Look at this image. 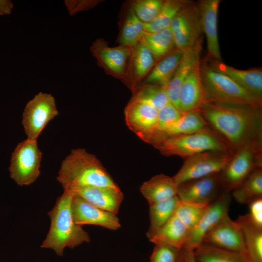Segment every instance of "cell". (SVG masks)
<instances>
[{
	"label": "cell",
	"mask_w": 262,
	"mask_h": 262,
	"mask_svg": "<svg viewBox=\"0 0 262 262\" xmlns=\"http://www.w3.org/2000/svg\"><path fill=\"white\" fill-rule=\"evenodd\" d=\"M144 23L135 14L132 7L128 9L118 38L119 45L134 47L143 39Z\"/></svg>",
	"instance_id": "1f68e13d"
},
{
	"label": "cell",
	"mask_w": 262,
	"mask_h": 262,
	"mask_svg": "<svg viewBox=\"0 0 262 262\" xmlns=\"http://www.w3.org/2000/svg\"><path fill=\"white\" fill-rule=\"evenodd\" d=\"M132 48L123 45L110 47L103 39L98 38L90 49L98 65L107 74L122 80Z\"/></svg>",
	"instance_id": "5bb4252c"
},
{
	"label": "cell",
	"mask_w": 262,
	"mask_h": 262,
	"mask_svg": "<svg viewBox=\"0 0 262 262\" xmlns=\"http://www.w3.org/2000/svg\"><path fill=\"white\" fill-rule=\"evenodd\" d=\"M143 39L155 61L160 60L176 49L170 28L155 32H144Z\"/></svg>",
	"instance_id": "4dcf8cb0"
},
{
	"label": "cell",
	"mask_w": 262,
	"mask_h": 262,
	"mask_svg": "<svg viewBox=\"0 0 262 262\" xmlns=\"http://www.w3.org/2000/svg\"><path fill=\"white\" fill-rule=\"evenodd\" d=\"M179 199L177 196L149 205L150 225L147 238L153 236L172 216Z\"/></svg>",
	"instance_id": "f1b7e54d"
},
{
	"label": "cell",
	"mask_w": 262,
	"mask_h": 262,
	"mask_svg": "<svg viewBox=\"0 0 262 262\" xmlns=\"http://www.w3.org/2000/svg\"><path fill=\"white\" fill-rule=\"evenodd\" d=\"M183 53L184 51L175 49L159 60L145 78L142 84H153L165 88L173 77Z\"/></svg>",
	"instance_id": "cb8c5ba5"
},
{
	"label": "cell",
	"mask_w": 262,
	"mask_h": 262,
	"mask_svg": "<svg viewBox=\"0 0 262 262\" xmlns=\"http://www.w3.org/2000/svg\"><path fill=\"white\" fill-rule=\"evenodd\" d=\"M132 99L147 104L159 111L170 101L165 88L153 84H142L134 90Z\"/></svg>",
	"instance_id": "836d02e7"
},
{
	"label": "cell",
	"mask_w": 262,
	"mask_h": 262,
	"mask_svg": "<svg viewBox=\"0 0 262 262\" xmlns=\"http://www.w3.org/2000/svg\"><path fill=\"white\" fill-rule=\"evenodd\" d=\"M73 195L64 190L53 208L48 213L50 226L41 247L49 248L62 256L64 249L73 248L83 243H88L90 238L82 226L76 224L73 218L72 201Z\"/></svg>",
	"instance_id": "3957f363"
},
{
	"label": "cell",
	"mask_w": 262,
	"mask_h": 262,
	"mask_svg": "<svg viewBox=\"0 0 262 262\" xmlns=\"http://www.w3.org/2000/svg\"><path fill=\"white\" fill-rule=\"evenodd\" d=\"M220 2V0H203L198 3L202 31L207 40L208 57L215 61H221L217 28Z\"/></svg>",
	"instance_id": "ac0fdd59"
},
{
	"label": "cell",
	"mask_w": 262,
	"mask_h": 262,
	"mask_svg": "<svg viewBox=\"0 0 262 262\" xmlns=\"http://www.w3.org/2000/svg\"><path fill=\"white\" fill-rule=\"evenodd\" d=\"M67 192L81 197L95 207L115 214H117L124 199L123 193L119 187H88Z\"/></svg>",
	"instance_id": "ffe728a7"
},
{
	"label": "cell",
	"mask_w": 262,
	"mask_h": 262,
	"mask_svg": "<svg viewBox=\"0 0 262 262\" xmlns=\"http://www.w3.org/2000/svg\"><path fill=\"white\" fill-rule=\"evenodd\" d=\"M197 262H249L244 255L202 243L194 250Z\"/></svg>",
	"instance_id": "f546056e"
},
{
	"label": "cell",
	"mask_w": 262,
	"mask_h": 262,
	"mask_svg": "<svg viewBox=\"0 0 262 262\" xmlns=\"http://www.w3.org/2000/svg\"><path fill=\"white\" fill-rule=\"evenodd\" d=\"M233 154L223 151H208L185 159L181 168L172 177L179 185L185 181L220 172Z\"/></svg>",
	"instance_id": "9c48e42d"
},
{
	"label": "cell",
	"mask_w": 262,
	"mask_h": 262,
	"mask_svg": "<svg viewBox=\"0 0 262 262\" xmlns=\"http://www.w3.org/2000/svg\"><path fill=\"white\" fill-rule=\"evenodd\" d=\"M155 62L153 54L142 39L132 48L122 80L134 90L150 72Z\"/></svg>",
	"instance_id": "e0dca14e"
},
{
	"label": "cell",
	"mask_w": 262,
	"mask_h": 262,
	"mask_svg": "<svg viewBox=\"0 0 262 262\" xmlns=\"http://www.w3.org/2000/svg\"><path fill=\"white\" fill-rule=\"evenodd\" d=\"M236 221L242 231L249 262H262V229L252 223L247 214Z\"/></svg>",
	"instance_id": "484cf974"
},
{
	"label": "cell",
	"mask_w": 262,
	"mask_h": 262,
	"mask_svg": "<svg viewBox=\"0 0 262 262\" xmlns=\"http://www.w3.org/2000/svg\"><path fill=\"white\" fill-rule=\"evenodd\" d=\"M182 112L169 102L158 111L157 131L148 143L155 136L162 132L175 123L181 116Z\"/></svg>",
	"instance_id": "8d00e7d4"
},
{
	"label": "cell",
	"mask_w": 262,
	"mask_h": 262,
	"mask_svg": "<svg viewBox=\"0 0 262 262\" xmlns=\"http://www.w3.org/2000/svg\"><path fill=\"white\" fill-rule=\"evenodd\" d=\"M262 133L236 150L219 173L223 190L229 193L252 171L262 168Z\"/></svg>",
	"instance_id": "8992f818"
},
{
	"label": "cell",
	"mask_w": 262,
	"mask_h": 262,
	"mask_svg": "<svg viewBox=\"0 0 262 262\" xmlns=\"http://www.w3.org/2000/svg\"><path fill=\"white\" fill-rule=\"evenodd\" d=\"M178 186L173 177L160 174L144 182L140 190L150 205L177 196Z\"/></svg>",
	"instance_id": "603a6c76"
},
{
	"label": "cell",
	"mask_w": 262,
	"mask_h": 262,
	"mask_svg": "<svg viewBox=\"0 0 262 262\" xmlns=\"http://www.w3.org/2000/svg\"><path fill=\"white\" fill-rule=\"evenodd\" d=\"M180 249L165 245H155L150 262H179Z\"/></svg>",
	"instance_id": "74e56055"
},
{
	"label": "cell",
	"mask_w": 262,
	"mask_h": 262,
	"mask_svg": "<svg viewBox=\"0 0 262 262\" xmlns=\"http://www.w3.org/2000/svg\"><path fill=\"white\" fill-rule=\"evenodd\" d=\"M64 191L88 187H119L100 161L85 149H72L62 161L57 177Z\"/></svg>",
	"instance_id": "7a4b0ae2"
},
{
	"label": "cell",
	"mask_w": 262,
	"mask_h": 262,
	"mask_svg": "<svg viewBox=\"0 0 262 262\" xmlns=\"http://www.w3.org/2000/svg\"><path fill=\"white\" fill-rule=\"evenodd\" d=\"M164 2L163 0H137L131 2V6L139 19L146 24L156 17Z\"/></svg>",
	"instance_id": "d590c367"
},
{
	"label": "cell",
	"mask_w": 262,
	"mask_h": 262,
	"mask_svg": "<svg viewBox=\"0 0 262 262\" xmlns=\"http://www.w3.org/2000/svg\"><path fill=\"white\" fill-rule=\"evenodd\" d=\"M230 201L229 193L224 191L210 204L197 224L190 232L184 247L194 250L202 244L205 236L229 215Z\"/></svg>",
	"instance_id": "8fae6325"
},
{
	"label": "cell",
	"mask_w": 262,
	"mask_h": 262,
	"mask_svg": "<svg viewBox=\"0 0 262 262\" xmlns=\"http://www.w3.org/2000/svg\"><path fill=\"white\" fill-rule=\"evenodd\" d=\"M176 49L182 51L193 47L202 39L203 33L198 5L193 2L183 7L170 25Z\"/></svg>",
	"instance_id": "30bf717a"
},
{
	"label": "cell",
	"mask_w": 262,
	"mask_h": 262,
	"mask_svg": "<svg viewBox=\"0 0 262 262\" xmlns=\"http://www.w3.org/2000/svg\"><path fill=\"white\" fill-rule=\"evenodd\" d=\"M42 156L37 141L27 138L19 142L11 155L10 177L19 186L32 184L40 175Z\"/></svg>",
	"instance_id": "52a82bcc"
},
{
	"label": "cell",
	"mask_w": 262,
	"mask_h": 262,
	"mask_svg": "<svg viewBox=\"0 0 262 262\" xmlns=\"http://www.w3.org/2000/svg\"><path fill=\"white\" fill-rule=\"evenodd\" d=\"M202 39L184 51L183 56L165 88L170 102L179 109V99L181 86L190 73L200 63Z\"/></svg>",
	"instance_id": "d6986e66"
},
{
	"label": "cell",
	"mask_w": 262,
	"mask_h": 262,
	"mask_svg": "<svg viewBox=\"0 0 262 262\" xmlns=\"http://www.w3.org/2000/svg\"><path fill=\"white\" fill-rule=\"evenodd\" d=\"M151 144L163 155L185 159L208 151L234 152L214 130L207 127L199 131L160 137Z\"/></svg>",
	"instance_id": "277c9868"
},
{
	"label": "cell",
	"mask_w": 262,
	"mask_h": 262,
	"mask_svg": "<svg viewBox=\"0 0 262 262\" xmlns=\"http://www.w3.org/2000/svg\"><path fill=\"white\" fill-rule=\"evenodd\" d=\"M97 0H65V4L70 15L84 10H89L95 6Z\"/></svg>",
	"instance_id": "ab89813d"
},
{
	"label": "cell",
	"mask_w": 262,
	"mask_h": 262,
	"mask_svg": "<svg viewBox=\"0 0 262 262\" xmlns=\"http://www.w3.org/2000/svg\"><path fill=\"white\" fill-rule=\"evenodd\" d=\"M212 67L226 75L246 91L262 100V69L253 68L243 70L229 66L221 61H212Z\"/></svg>",
	"instance_id": "44dd1931"
},
{
	"label": "cell",
	"mask_w": 262,
	"mask_h": 262,
	"mask_svg": "<svg viewBox=\"0 0 262 262\" xmlns=\"http://www.w3.org/2000/svg\"><path fill=\"white\" fill-rule=\"evenodd\" d=\"M208 205L182 202L179 200L174 214L183 223L190 233L197 224Z\"/></svg>",
	"instance_id": "e575fe53"
},
{
	"label": "cell",
	"mask_w": 262,
	"mask_h": 262,
	"mask_svg": "<svg viewBox=\"0 0 262 262\" xmlns=\"http://www.w3.org/2000/svg\"><path fill=\"white\" fill-rule=\"evenodd\" d=\"M249 213L246 214L255 226L262 229V198L255 199L248 204Z\"/></svg>",
	"instance_id": "f35d334b"
},
{
	"label": "cell",
	"mask_w": 262,
	"mask_h": 262,
	"mask_svg": "<svg viewBox=\"0 0 262 262\" xmlns=\"http://www.w3.org/2000/svg\"><path fill=\"white\" fill-rule=\"evenodd\" d=\"M14 8L13 2L9 0H0V16L8 15Z\"/></svg>",
	"instance_id": "b9f144b4"
},
{
	"label": "cell",
	"mask_w": 262,
	"mask_h": 262,
	"mask_svg": "<svg viewBox=\"0 0 262 262\" xmlns=\"http://www.w3.org/2000/svg\"><path fill=\"white\" fill-rule=\"evenodd\" d=\"M72 212L74 222L81 226L95 225L113 230L121 227L116 214L95 207L77 196L73 195Z\"/></svg>",
	"instance_id": "2e32d148"
},
{
	"label": "cell",
	"mask_w": 262,
	"mask_h": 262,
	"mask_svg": "<svg viewBox=\"0 0 262 262\" xmlns=\"http://www.w3.org/2000/svg\"><path fill=\"white\" fill-rule=\"evenodd\" d=\"M223 192L217 173L182 183L177 196L182 202L209 205Z\"/></svg>",
	"instance_id": "4fadbf2b"
},
{
	"label": "cell",
	"mask_w": 262,
	"mask_h": 262,
	"mask_svg": "<svg viewBox=\"0 0 262 262\" xmlns=\"http://www.w3.org/2000/svg\"><path fill=\"white\" fill-rule=\"evenodd\" d=\"M208 126L198 110L182 112L180 117L175 123L153 137L149 144L161 137L192 133L202 130Z\"/></svg>",
	"instance_id": "4316f807"
},
{
	"label": "cell",
	"mask_w": 262,
	"mask_h": 262,
	"mask_svg": "<svg viewBox=\"0 0 262 262\" xmlns=\"http://www.w3.org/2000/svg\"><path fill=\"white\" fill-rule=\"evenodd\" d=\"M124 115L128 127L144 141L147 143L156 133L158 111L153 107L131 98Z\"/></svg>",
	"instance_id": "7c38bea8"
},
{
	"label": "cell",
	"mask_w": 262,
	"mask_h": 262,
	"mask_svg": "<svg viewBox=\"0 0 262 262\" xmlns=\"http://www.w3.org/2000/svg\"><path fill=\"white\" fill-rule=\"evenodd\" d=\"M189 232L174 215L150 239L155 245H165L179 249L185 244Z\"/></svg>",
	"instance_id": "d4e9b609"
},
{
	"label": "cell",
	"mask_w": 262,
	"mask_h": 262,
	"mask_svg": "<svg viewBox=\"0 0 262 262\" xmlns=\"http://www.w3.org/2000/svg\"><path fill=\"white\" fill-rule=\"evenodd\" d=\"M59 112L55 98L50 94L39 92L26 104L21 123L27 138L37 141L47 124Z\"/></svg>",
	"instance_id": "ba28073f"
},
{
	"label": "cell",
	"mask_w": 262,
	"mask_h": 262,
	"mask_svg": "<svg viewBox=\"0 0 262 262\" xmlns=\"http://www.w3.org/2000/svg\"><path fill=\"white\" fill-rule=\"evenodd\" d=\"M202 83L207 102L249 104L262 107V100L253 96L226 75L209 64L200 65Z\"/></svg>",
	"instance_id": "5b68a950"
},
{
	"label": "cell",
	"mask_w": 262,
	"mask_h": 262,
	"mask_svg": "<svg viewBox=\"0 0 262 262\" xmlns=\"http://www.w3.org/2000/svg\"><path fill=\"white\" fill-rule=\"evenodd\" d=\"M203 243L242 254L248 259L241 227L229 215L205 236Z\"/></svg>",
	"instance_id": "9a60e30c"
},
{
	"label": "cell",
	"mask_w": 262,
	"mask_h": 262,
	"mask_svg": "<svg viewBox=\"0 0 262 262\" xmlns=\"http://www.w3.org/2000/svg\"><path fill=\"white\" fill-rule=\"evenodd\" d=\"M179 262H197L194 256V250L185 247L181 249Z\"/></svg>",
	"instance_id": "60d3db41"
},
{
	"label": "cell",
	"mask_w": 262,
	"mask_h": 262,
	"mask_svg": "<svg viewBox=\"0 0 262 262\" xmlns=\"http://www.w3.org/2000/svg\"><path fill=\"white\" fill-rule=\"evenodd\" d=\"M200 63L183 82L180 91L179 109L184 112L198 110L207 102L200 73Z\"/></svg>",
	"instance_id": "7402d4cb"
},
{
	"label": "cell",
	"mask_w": 262,
	"mask_h": 262,
	"mask_svg": "<svg viewBox=\"0 0 262 262\" xmlns=\"http://www.w3.org/2000/svg\"><path fill=\"white\" fill-rule=\"evenodd\" d=\"M191 1L187 0H164L156 17L150 22L144 24L145 32L151 33L169 28L176 14Z\"/></svg>",
	"instance_id": "d6a6232c"
},
{
	"label": "cell",
	"mask_w": 262,
	"mask_h": 262,
	"mask_svg": "<svg viewBox=\"0 0 262 262\" xmlns=\"http://www.w3.org/2000/svg\"><path fill=\"white\" fill-rule=\"evenodd\" d=\"M262 107L214 101L198 109L203 118L234 152L262 133Z\"/></svg>",
	"instance_id": "6da1fadb"
},
{
	"label": "cell",
	"mask_w": 262,
	"mask_h": 262,
	"mask_svg": "<svg viewBox=\"0 0 262 262\" xmlns=\"http://www.w3.org/2000/svg\"><path fill=\"white\" fill-rule=\"evenodd\" d=\"M235 200L242 204H248L252 201L262 198V169L252 171L232 191Z\"/></svg>",
	"instance_id": "83f0119b"
}]
</instances>
